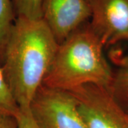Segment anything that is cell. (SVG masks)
Returning <instances> with one entry per match:
<instances>
[{
  "label": "cell",
  "mask_w": 128,
  "mask_h": 128,
  "mask_svg": "<svg viewBox=\"0 0 128 128\" xmlns=\"http://www.w3.org/2000/svg\"><path fill=\"white\" fill-rule=\"evenodd\" d=\"M58 46L54 35L42 18H15L5 44L4 64L2 68L20 109H30Z\"/></svg>",
  "instance_id": "6da1fadb"
},
{
  "label": "cell",
  "mask_w": 128,
  "mask_h": 128,
  "mask_svg": "<svg viewBox=\"0 0 128 128\" xmlns=\"http://www.w3.org/2000/svg\"><path fill=\"white\" fill-rule=\"evenodd\" d=\"M104 48L89 22L83 24L58 44L43 86L66 92L86 85L109 88L114 72Z\"/></svg>",
  "instance_id": "7a4b0ae2"
},
{
  "label": "cell",
  "mask_w": 128,
  "mask_h": 128,
  "mask_svg": "<svg viewBox=\"0 0 128 128\" xmlns=\"http://www.w3.org/2000/svg\"><path fill=\"white\" fill-rule=\"evenodd\" d=\"M69 92L88 128H128V111L108 88L86 85Z\"/></svg>",
  "instance_id": "3957f363"
},
{
  "label": "cell",
  "mask_w": 128,
  "mask_h": 128,
  "mask_svg": "<svg viewBox=\"0 0 128 128\" xmlns=\"http://www.w3.org/2000/svg\"><path fill=\"white\" fill-rule=\"evenodd\" d=\"M39 128H88L69 92L42 86L30 106Z\"/></svg>",
  "instance_id": "277c9868"
},
{
  "label": "cell",
  "mask_w": 128,
  "mask_h": 128,
  "mask_svg": "<svg viewBox=\"0 0 128 128\" xmlns=\"http://www.w3.org/2000/svg\"><path fill=\"white\" fill-rule=\"evenodd\" d=\"M89 24L104 46L128 41V0H88Z\"/></svg>",
  "instance_id": "5b68a950"
},
{
  "label": "cell",
  "mask_w": 128,
  "mask_h": 128,
  "mask_svg": "<svg viewBox=\"0 0 128 128\" xmlns=\"http://www.w3.org/2000/svg\"><path fill=\"white\" fill-rule=\"evenodd\" d=\"M90 15L88 0H43L41 18L58 44L88 22Z\"/></svg>",
  "instance_id": "8992f818"
},
{
  "label": "cell",
  "mask_w": 128,
  "mask_h": 128,
  "mask_svg": "<svg viewBox=\"0 0 128 128\" xmlns=\"http://www.w3.org/2000/svg\"><path fill=\"white\" fill-rule=\"evenodd\" d=\"M114 99L128 111V62L115 73L108 88Z\"/></svg>",
  "instance_id": "52a82bcc"
},
{
  "label": "cell",
  "mask_w": 128,
  "mask_h": 128,
  "mask_svg": "<svg viewBox=\"0 0 128 128\" xmlns=\"http://www.w3.org/2000/svg\"><path fill=\"white\" fill-rule=\"evenodd\" d=\"M15 18L12 0H0V54L4 53L6 39Z\"/></svg>",
  "instance_id": "ba28073f"
},
{
  "label": "cell",
  "mask_w": 128,
  "mask_h": 128,
  "mask_svg": "<svg viewBox=\"0 0 128 128\" xmlns=\"http://www.w3.org/2000/svg\"><path fill=\"white\" fill-rule=\"evenodd\" d=\"M19 108L10 91L2 68L0 67V114L15 117Z\"/></svg>",
  "instance_id": "9c48e42d"
},
{
  "label": "cell",
  "mask_w": 128,
  "mask_h": 128,
  "mask_svg": "<svg viewBox=\"0 0 128 128\" xmlns=\"http://www.w3.org/2000/svg\"><path fill=\"white\" fill-rule=\"evenodd\" d=\"M15 16L37 18L42 16L43 0H12Z\"/></svg>",
  "instance_id": "30bf717a"
},
{
  "label": "cell",
  "mask_w": 128,
  "mask_h": 128,
  "mask_svg": "<svg viewBox=\"0 0 128 128\" xmlns=\"http://www.w3.org/2000/svg\"><path fill=\"white\" fill-rule=\"evenodd\" d=\"M14 118L17 122V128H39L32 117L30 109L19 108Z\"/></svg>",
  "instance_id": "8fae6325"
},
{
  "label": "cell",
  "mask_w": 128,
  "mask_h": 128,
  "mask_svg": "<svg viewBox=\"0 0 128 128\" xmlns=\"http://www.w3.org/2000/svg\"><path fill=\"white\" fill-rule=\"evenodd\" d=\"M0 128H17L16 118L12 116L0 114Z\"/></svg>",
  "instance_id": "7c38bea8"
},
{
  "label": "cell",
  "mask_w": 128,
  "mask_h": 128,
  "mask_svg": "<svg viewBox=\"0 0 128 128\" xmlns=\"http://www.w3.org/2000/svg\"></svg>",
  "instance_id": "4fadbf2b"
}]
</instances>
